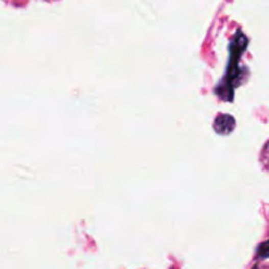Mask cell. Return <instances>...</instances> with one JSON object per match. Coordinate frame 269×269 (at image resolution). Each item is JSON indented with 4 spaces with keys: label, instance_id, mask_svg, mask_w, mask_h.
Masks as SVG:
<instances>
[{
    "label": "cell",
    "instance_id": "3957f363",
    "mask_svg": "<svg viewBox=\"0 0 269 269\" xmlns=\"http://www.w3.org/2000/svg\"><path fill=\"white\" fill-rule=\"evenodd\" d=\"M257 256L260 259H268L269 257V240L264 242L257 248Z\"/></svg>",
    "mask_w": 269,
    "mask_h": 269
},
{
    "label": "cell",
    "instance_id": "6da1fadb",
    "mask_svg": "<svg viewBox=\"0 0 269 269\" xmlns=\"http://www.w3.org/2000/svg\"><path fill=\"white\" fill-rule=\"evenodd\" d=\"M248 40L243 32H236L230 43V61L226 75L221 80L219 86L215 89L217 95L224 100H233V92L242 83V68L239 67V59L247 47Z\"/></svg>",
    "mask_w": 269,
    "mask_h": 269
},
{
    "label": "cell",
    "instance_id": "7a4b0ae2",
    "mask_svg": "<svg viewBox=\"0 0 269 269\" xmlns=\"http://www.w3.org/2000/svg\"><path fill=\"white\" fill-rule=\"evenodd\" d=\"M235 128V119L229 114H219L214 123V129L218 134L227 135Z\"/></svg>",
    "mask_w": 269,
    "mask_h": 269
},
{
    "label": "cell",
    "instance_id": "277c9868",
    "mask_svg": "<svg viewBox=\"0 0 269 269\" xmlns=\"http://www.w3.org/2000/svg\"><path fill=\"white\" fill-rule=\"evenodd\" d=\"M261 162H263L264 165L269 169V142L266 143L265 149H264L263 154H261Z\"/></svg>",
    "mask_w": 269,
    "mask_h": 269
}]
</instances>
